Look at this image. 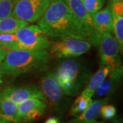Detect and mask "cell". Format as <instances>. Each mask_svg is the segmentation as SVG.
I'll use <instances>...</instances> for the list:
<instances>
[{"label":"cell","instance_id":"obj_31","mask_svg":"<svg viewBox=\"0 0 123 123\" xmlns=\"http://www.w3.org/2000/svg\"><path fill=\"white\" fill-rule=\"evenodd\" d=\"M1 62H0V66H1Z\"/></svg>","mask_w":123,"mask_h":123},{"label":"cell","instance_id":"obj_18","mask_svg":"<svg viewBox=\"0 0 123 123\" xmlns=\"http://www.w3.org/2000/svg\"><path fill=\"white\" fill-rule=\"evenodd\" d=\"M92 103V97L81 93V94L76 98V100L71 105L69 114L70 116H73L80 115L86 109H88Z\"/></svg>","mask_w":123,"mask_h":123},{"label":"cell","instance_id":"obj_14","mask_svg":"<svg viewBox=\"0 0 123 123\" xmlns=\"http://www.w3.org/2000/svg\"><path fill=\"white\" fill-rule=\"evenodd\" d=\"M123 75V66L116 68L115 70L111 71L110 73V77L107 79H105L99 86L95 90V94L98 97H103L108 94L111 92L114 86L119 81L120 77Z\"/></svg>","mask_w":123,"mask_h":123},{"label":"cell","instance_id":"obj_25","mask_svg":"<svg viewBox=\"0 0 123 123\" xmlns=\"http://www.w3.org/2000/svg\"><path fill=\"white\" fill-rule=\"evenodd\" d=\"M8 51L9 50H8V49L0 47V62L3 61V60L4 59V57L6 55V54L8 52Z\"/></svg>","mask_w":123,"mask_h":123},{"label":"cell","instance_id":"obj_23","mask_svg":"<svg viewBox=\"0 0 123 123\" xmlns=\"http://www.w3.org/2000/svg\"><path fill=\"white\" fill-rule=\"evenodd\" d=\"M100 114L105 120H110L114 118L116 114V109L114 106L104 105L101 107Z\"/></svg>","mask_w":123,"mask_h":123},{"label":"cell","instance_id":"obj_24","mask_svg":"<svg viewBox=\"0 0 123 123\" xmlns=\"http://www.w3.org/2000/svg\"><path fill=\"white\" fill-rule=\"evenodd\" d=\"M112 15L116 17H123V2L115 1L110 6Z\"/></svg>","mask_w":123,"mask_h":123},{"label":"cell","instance_id":"obj_27","mask_svg":"<svg viewBox=\"0 0 123 123\" xmlns=\"http://www.w3.org/2000/svg\"><path fill=\"white\" fill-rule=\"evenodd\" d=\"M3 82H4V81H3V75L0 73V92H1V86L3 85Z\"/></svg>","mask_w":123,"mask_h":123},{"label":"cell","instance_id":"obj_28","mask_svg":"<svg viewBox=\"0 0 123 123\" xmlns=\"http://www.w3.org/2000/svg\"><path fill=\"white\" fill-rule=\"evenodd\" d=\"M0 123H10V122L7 121V120H4V119L0 118Z\"/></svg>","mask_w":123,"mask_h":123},{"label":"cell","instance_id":"obj_1","mask_svg":"<svg viewBox=\"0 0 123 123\" xmlns=\"http://www.w3.org/2000/svg\"><path fill=\"white\" fill-rule=\"evenodd\" d=\"M38 25L49 36H69L97 45L99 33L75 17L63 0H52L38 21Z\"/></svg>","mask_w":123,"mask_h":123},{"label":"cell","instance_id":"obj_4","mask_svg":"<svg viewBox=\"0 0 123 123\" xmlns=\"http://www.w3.org/2000/svg\"><path fill=\"white\" fill-rule=\"evenodd\" d=\"M17 36L18 41L10 48V50H29L43 51L51 46L47 34L38 25L25 27L14 33Z\"/></svg>","mask_w":123,"mask_h":123},{"label":"cell","instance_id":"obj_9","mask_svg":"<svg viewBox=\"0 0 123 123\" xmlns=\"http://www.w3.org/2000/svg\"><path fill=\"white\" fill-rule=\"evenodd\" d=\"M0 97L8 98L17 104L31 98H38L44 102L46 101L43 92L34 86H8L0 92Z\"/></svg>","mask_w":123,"mask_h":123},{"label":"cell","instance_id":"obj_33","mask_svg":"<svg viewBox=\"0 0 123 123\" xmlns=\"http://www.w3.org/2000/svg\"><path fill=\"white\" fill-rule=\"evenodd\" d=\"M0 1H1V0H0Z\"/></svg>","mask_w":123,"mask_h":123},{"label":"cell","instance_id":"obj_32","mask_svg":"<svg viewBox=\"0 0 123 123\" xmlns=\"http://www.w3.org/2000/svg\"><path fill=\"white\" fill-rule=\"evenodd\" d=\"M17 1V0H14V1Z\"/></svg>","mask_w":123,"mask_h":123},{"label":"cell","instance_id":"obj_20","mask_svg":"<svg viewBox=\"0 0 123 123\" xmlns=\"http://www.w3.org/2000/svg\"><path fill=\"white\" fill-rule=\"evenodd\" d=\"M14 4V0L0 1V20L12 17Z\"/></svg>","mask_w":123,"mask_h":123},{"label":"cell","instance_id":"obj_10","mask_svg":"<svg viewBox=\"0 0 123 123\" xmlns=\"http://www.w3.org/2000/svg\"><path fill=\"white\" fill-rule=\"evenodd\" d=\"M42 92L44 94L46 101L54 107H57L62 99V90L59 86L53 73H49L43 77L41 80Z\"/></svg>","mask_w":123,"mask_h":123},{"label":"cell","instance_id":"obj_17","mask_svg":"<svg viewBox=\"0 0 123 123\" xmlns=\"http://www.w3.org/2000/svg\"><path fill=\"white\" fill-rule=\"evenodd\" d=\"M28 25V23L13 17L0 20V33L14 34L18 30Z\"/></svg>","mask_w":123,"mask_h":123},{"label":"cell","instance_id":"obj_21","mask_svg":"<svg viewBox=\"0 0 123 123\" xmlns=\"http://www.w3.org/2000/svg\"><path fill=\"white\" fill-rule=\"evenodd\" d=\"M85 8L90 15L100 10L104 6L105 0H82Z\"/></svg>","mask_w":123,"mask_h":123},{"label":"cell","instance_id":"obj_3","mask_svg":"<svg viewBox=\"0 0 123 123\" xmlns=\"http://www.w3.org/2000/svg\"><path fill=\"white\" fill-rule=\"evenodd\" d=\"M53 75L66 95L74 96L87 81L89 75L82 70L79 63L73 60L62 62Z\"/></svg>","mask_w":123,"mask_h":123},{"label":"cell","instance_id":"obj_26","mask_svg":"<svg viewBox=\"0 0 123 123\" xmlns=\"http://www.w3.org/2000/svg\"><path fill=\"white\" fill-rule=\"evenodd\" d=\"M44 123H60V120L56 117H51L48 118Z\"/></svg>","mask_w":123,"mask_h":123},{"label":"cell","instance_id":"obj_30","mask_svg":"<svg viewBox=\"0 0 123 123\" xmlns=\"http://www.w3.org/2000/svg\"><path fill=\"white\" fill-rule=\"evenodd\" d=\"M97 123V121H96V122H94V123Z\"/></svg>","mask_w":123,"mask_h":123},{"label":"cell","instance_id":"obj_29","mask_svg":"<svg viewBox=\"0 0 123 123\" xmlns=\"http://www.w3.org/2000/svg\"><path fill=\"white\" fill-rule=\"evenodd\" d=\"M113 2H115V1H123V0H111Z\"/></svg>","mask_w":123,"mask_h":123},{"label":"cell","instance_id":"obj_8","mask_svg":"<svg viewBox=\"0 0 123 123\" xmlns=\"http://www.w3.org/2000/svg\"><path fill=\"white\" fill-rule=\"evenodd\" d=\"M47 105L38 98H31L18 104L17 116L18 123L33 122L43 116Z\"/></svg>","mask_w":123,"mask_h":123},{"label":"cell","instance_id":"obj_13","mask_svg":"<svg viewBox=\"0 0 123 123\" xmlns=\"http://www.w3.org/2000/svg\"><path fill=\"white\" fill-rule=\"evenodd\" d=\"M110 72L111 68L110 66L101 64L99 69L92 75L87 86L83 90L82 93L88 95L90 97H92L94 94L97 88L106 79V77L110 75Z\"/></svg>","mask_w":123,"mask_h":123},{"label":"cell","instance_id":"obj_15","mask_svg":"<svg viewBox=\"0 0 123 123\" xmlns=\"http://www.w3.org/2000/svg\"><path fill=\"white\" fill-rule=\"evenodd\" d=\"M18 104L8 98L0 97V118L12 123H18Z\"/></svg>","mask_w":123,"mask_h":123},{"label":"cell","instance_id":"obj_5","mask_svg":"<svg viewBox=\"0 0 123 123\" xmlns=\"http://www.w3.org/2000/svg\"><path fill=\"white\" fill-rule=\"evenodd\" d=\"M52 0H17L12 17L27 23L38 21L43 16Z\"/></svg>","mask_w":123,"mask_h":123},{"label":"cell","instance_id":"obj_19","mask_svg":"<svg viewBox=\"0 0 123 123\" xmlns=\"http://www.w3.org/2000/svg\"><path fill=\"white\" fill-rule=\"evenodd\" d=\"M113 18V30L116 39L117 40L122 51L123 47V17H116L112 15Z\"/></svg>","mask_w":123,"mask_h":123},{"label":"cell","instance_id":"obj_16","mask_svg":"<svg viewBox=\"0 0 123 123\" xmlns=\"http://www.w3.org/2000/svg\"><path fill=\"white\" fill-rule=\"evenodd\" d=\"M68 8L79 20L95 29L90 15L85 8L82 0H63Z\"/></svg>","mask_w":123,"mask_h":123},{"label":"cell","instance_id":"obj_11","mask_svg":"<svg viewBox=\"0 0 123 123\" xmlns=\"http://www.w3.org/2000/svg\"><path fill=\"white\" fill-rule=\"evenodd\" d=\"M94 26L99 34L111 33L113 31V18L110 6L90 14Z\"/></svg>","mask_w":123,"mask_h":123},{"label":"cell","instance_id":"obj_2","mask_svg":"<svg viewBox=\"0 0 123 123\" xmlns=\"http://www.w3.org/2000/svg\"><path fill=\"white\" fill-rule=\"evenodd\" d=\"M49 57V53L45 50H10L1 63L0 73L2 75L17 77L43 68L48 64Z\"/></svg>","mask_w":123,"mask_h":123},{"label":"cell","instance_id":"obj_22","mask_svg":"<svg viewBox=\"0 0 123 123\" xmlns=\"http://www.w3.org/2000/svg\"><path fill=\"white\" fill-rule=\"evenodd\" d=\"M18 41L17 36L12 33H0V47L9 50V48Z\"/></svg>","mask_w":123,"mask_h":123},{"label":"cell","instance_id":"obj_6","mask_svg":"<svg viewBox=\"0 0 123 123\" xmlns=\"http://www.w3.org/2000/svg\"><path fill=\"white\" fill-rule=\"evenodd\" d=\"M91 45L86 40L64 36L60 40L51 43V52L59 58L75 57L88 52Z\"/></svg>","mask_w":123,"mask_h":123},{"label":"cell","instance_id":"obj_12","mask_svg":"<svg viewBox=\"0 0 123 123\" xmlns=\"http://www.w3.org/2000/svg\"><path fill=\"white\" fill-rule=\"evenodd\" d=\"M108 98L92 101L88 109L81 113L77 118L71 121L72 123H93L96 122V118L100 114L101 107L107 103Z\"/></svg>","mask_w":123,"mask_h":123},{"label":"cell","instance_id":"obj_7","mask_svg":"<svg viewBox=\"0 0 123 123\" xmlns=\"http://www.w3.org/2000/svg\"><path fill=\"white\" fill-rule=\"evenodd\" d=\"M97 44L99 47L101 64L110 66L111 71L122 66L119 55L120 47L111 33L99 34Z\"/></svg>","mask_w":123,"mask_h":123}]
</instances>
